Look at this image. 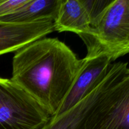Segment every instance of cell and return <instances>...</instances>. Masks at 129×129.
Segmentation results:
<instances>
[{
    "mask_svg": "<svg viewBox=\"0 0 129 129\" xmlns=\"http://www.w3.org/2000/svg\"><path fill=\"white\" fill-rule=\"evenodd\" d=\"M82 63L83 59L57 38H42L16 52L11 79L52 118L66 98Z\"/></svg>",
    "mask_w": 129,
    "mask_h": 129,
    "instance_id": "cell-1",
    "label": "cell"
},
{
    "mask_svg": "<svg viewBox=\"0 0 129 129\" xmlns=\"http://www.w3.org/2000/svg\"><path fill=\"white\" fill-rule=\"evenodd\" d=\"M79 37L86 46V57L103 54L113 62L129 54V0H111L89 31Z\"/></svg>",
    "mask_w": 129,
    "mask_h": 129,
    "instance_id": "cell-2",
    "label": "cell"
},
{
    "mask_svg": "<svg viewBox=\"0 0 129 129\" xmlns=\"http://www.w3.org/2000/svg\"><path fill=\"white\" fill-rule=\"evenodd\" d=\"M49 113L11 79L0 78V129H42Z\"/></svg>",
    "mask_w": 129,
    "mask_h": 129,
    "instance_id": "cell-3",
    "label": "cell"
},
{
    "mask_svg": "<svg viewBox=\"0 0 129 129\" xmlns=\"http://www.w3.org/2000/svg\"><path fill=\"white\" fill-rule=\"evenodd\" d=\"M83 129H129V68L119 76L86 120Z\"/></svg>",
    "mask_w": 129,
    "mask_h": 129,
    "instance_id": "cell-4",
    "label": "cell"
},
{
    "mask_svg": "<svg viewBox=\"0 0 129 129\" xmlns=\"http://www.w3.org/2000/svg\"><path fill=\"white\" fill-rule=\"evenodd\" d=\"M112 62L110 58L103 54L86 56L83 59L82 66L70 91L56 115L52 118L66 113L91 93L107 76Z\"/></svg>",
    "mask_w": 129,
    "mask_h": 129,
    "instance_id": "cell-5",
    "label": "cell"
},
{
    "mask_svg": "<svg viewBox=\"0 0 129 129\" xmlns=\"http://www.w3.org/2000/svg\"><path fill=\"white\" fill-rule=\"evenodd\" d=\"M120 71L119 63L112 64L107 76L91 93L66 113L52 118L42 129H83L86 118L114 84Z\"/></svg>",
    "mask_w": 129,
    "mask_h": 129,
    "instance_id": "cell-6",
    "label": "cell"
},
{
    "mask_svg": "<svg viewBox=\"0 0 129 129\" xmlns=\"http://www.w3.org/2000/svg\"><path fill=\"white\" fill-rule=\"evenodd\" d=\"M54 31V20L51 18L27 23L0 20V55L18 51Z\"/></svg>",
    "mask_w": 129,
    "mask_h": 129,
    "instance_id": "cell-7",
    "label": "cell"
},
{
    "mask_svg": "<svg viewBox=\"0 0 129 129\" xmlns=\"http://www.w3.org/2000/svg\"><path fill=\"white\" fill-rule=\"evenodd\" d=\"M91 19L83 0H61L54 19L55 31H71L79 36L86 34Z\"/></svg>",
    "mask_w": 129,
    "mask_h": 129,
    "instance_id": "cell-8",
    "label": "cell"
},
{
    "mask_svg": "<svg viewBox=\"0 0 129 129\" xmlns=\"http://www.w3.org/2000/svg\"><path fill=\"white\" fill-rule=\"evenodd\" d=\"M61 0H28L8 16L0 20L9 23H27L51 18L54 20Z\"/></svg>",
    "mask_w": 129,
    "mask_h": 129,
    "instance_id": "cell-9",
    "label": "cell"
},
{
    "mask_svg": "<svg viewBox=\"0 0 129 129\" xmlns=\"http://www.w3.org/2000/svg\"><path fill=\"white\" fill-rule=\"evenodd\" d=\"M110 1L111 0H100V1L83 0V3L86 8L91 19V23L100 15L103 10L108 6Z\"/></svg>",
    "mask_w": 129,
    "mask_h": 129,
    "instance_id": "cell-10",
    "label": "cell"
},
{
    "mask_svg": "<svg viewBox=\"0 0 129 129\" xmlns=\"http://www.w3.org/2000/svg\"><path fill=\"white\" fill-rule=\"evenodd\" d=\"M28 0H0V18L8 16L26 3Z\"/></svg>",
    "mask_w": 129,
    "mask_h": 129,
    "instance_id": "cell-11",
    "label": "cell"
}]
</instances>
